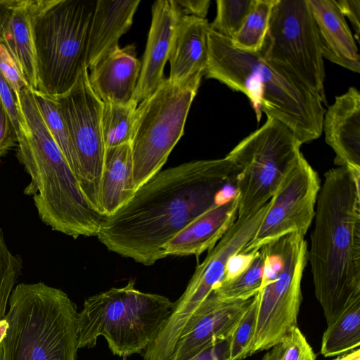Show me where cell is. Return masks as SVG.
Returning a JSON list of instances; mask_svg holds the SVG:
<instances>
[{
    "instance_id": "cell-42",
    "label": "cell",
    "mask_w": 360,
    "mask_h": 360,
    "mask_svg": "<svg viewBox=\"0 0 360 360\" xmlns=\"http://www.w3.org/2000/svg\"><path fill=\"white\" fill-rule=\"evenodd\" d=\"M2 3H3V0H0V10H1V7Z\"/></svg>"
},
{
    "instance_id": "cell-18",
    "label": "cell",
    "mask_w": 360,
    "mask_h": 360,
    "mask_svg": "<svg viewBox=\"0 0 360 360\" xmlns=\"http://www.w3.org/2000/svg\"><path fill=\"white\" fill-rule=\"evenodd\" d=\"M238 200L236 193L210 208L193 220L162 248L167 256L198 257L212 249L227 232L238 217Z\"/></svg>"
},
{
    "instance_id": "cell-2",
    "label": "cell",
    "mask_w": 360,
    "mask_h": 360,
    "mask_svg": "<svg viewBox=\"0 0 360 360\" xmlns=\"http://www.w3.org/2000/svg\"><path fill=\"white\" fill-rule=\"evenodd\" d=\"M307 249L316 297L327 326L360 301V174H324Z\"/></svg>"
},
{
    "instance_id": "cell-19",
    "label": "cell",
    "mask_w": 360,
    "mask_h": 360,
    "mask_svg": "<svg viewBox=\"0 0 360 360\" xmlns=\"http://www.w3.org/2000/svg\"><path fill=\"white\" fill-rule=\"evenodd\" d=\"M141 69L135 46H119L89 69V82L103 103L126 104L133 98Z\"/></svg>"
},
{
    "instance_id": "cell-3",
    "label": "cell",
    "mask_w": 360,
    "mask_h": 360,
    "mask_svg": "<svg viewBox=\"0 0 360 360\" xmlns=\"http://www.w3.org/2000/svg\"><path fill=\"white\" fill-rule=\"evenodd\" d=\"M208 59L204 75L243 93L257 120L267 118L285 124L303 144L322 134L326 109L320 96L259 52L234 47L231 40L210 29Z\"/></svg>"
},
{
    "instance_id": "cell-12",
    "label": "cell",
    "mask_w": 360,
    "mask_h": 360,
    "mask_svg": "<svg viewBox=\"0 0 360 360\" xmlns=\"http://www.w3.org/2000/svg\"><path fill=\"white\" fill-rule=\"evenodd\" d=\"M88 70L87 68L82 70L68 92L52 98L70 134L75 158L73 173L91 207L102 214L101 182L105 150L101 127L103 103L90 86Z\"/></svg>"
},
{
    "instance_id": "cell-34",
    "label": "cell",
    "mask_w": 360,
    "mask_h": 360,
    "mask_svg": "<svg viewBox=\"0 0 360 360\" xmlns=\"http://www.w3.org/2000/svg\"><path fill=\"white\" fill-rule=\"evenodd\" d=\"M0 72L13 91L17 100L22 88L30 87L19 66L8 49L0 43Z\"/></svg>"
},
{
    "instance_id": "cell-24",
    "label": "cell",
    "mask_w": 360,
    "mask_h": 360,
    "mask_svg": "<svg viewBox=\"0 0 360 360\" xmlns=\"http://www.w3.org/2000/svg\"><path fill=\"white\" fill-rule=\"evenodd\" d=\"M135 192L131 144L105 148L101 182L102 214H114Z\"/></svg>"
},
{
    "instance_id": "cell-17",
    "label": "cell",
    "mask_w": 360,
    "mask_h": 360,
    "mask_svg": "<svg viewBox=\"0 0 360 360\" xmlns=\"http://www.w3.org/2000/svg\"><path fill=\"white\" fill-rule=\"evenodd\" d=\"M335 152L334 163L360 174V94L354 86L326 110L322 131Z\"/></svg>"
},
{
    "instance_id": "cell-13",
    "label": "cell",
    "mask_w": 360,
    "mask_h": 360,
    "mask_svg": "<svg viewBox=\"0 0 360 360\" xmlns=\"http://www.w3.org/2000/svg\"><path fill=\"white\" fill-rule=\"evenodd\" d=\"M269 202L256 211L237 217L219 242L196 268L185 291L174 307L164 326V332L177 339L185 331L195 311L222 281L230 262L241 254L255 235L268 208Z\"/></svg>"
},
{
    "instance_id": "cell-30",
    "label": "cell",
    "mask_w": 360,
    "mask_h": 360,
    "mask_svg": "<svg viewBox=\"0 0 360 360\" xmlns=\"http://www.w3.org/2000/svg\"><path fill=\"white\" fill-rule=\"evenodd\" d=\"M22 269L21 257L12 253L0 228V349L7 328L6 314L8 300Z\"/></svg>"
},
{
    "instance_id": "cell-4",
    "label": "cell",
    "mask_w": 360,
    "mask_h": 360,
    "mask_svg": "<svg viewBox=\"0 0 360 360\" xmlns=\"http://www.w3.org/2000/svg\"><path fill=\"white\" fill-rule=\"evenodd\" d=\"M18 101L22 123L17 158L31 179L24 193L32 196L39 218L52 230L74 238L96 236L104 216L84 196L39 112L32 90L24 87Z\"/></svg>"
},
{
    "instance_id": "cell-8",
    "label": "cell",
    "mask_w": 360,
    "mask_h": 360,
    "mask_svg": "<svg viewBox=\"0 0 360 360\" xmlns=\"http://www.w3.org/2000/svg\"><path fill=\"white\" fill-rule=\"evenodd\" d=\"M266 252L261 288L255 296L257 314L248 356L282 342L297 326L301 281L307 262L304 236H283L263 246Z\"/></svg>"
},
{
    "instance_id": "cell-29",
    "label": "cell",
    "mask_w": 360,
    "mask_h": 360,
    "mask_svg": "<svg viewBox=\"0 0 360 360\" xmlns=\"http://www.w3.org/2000/svg\"><path fill=\"white\" fill-rule=\"evenodd\" d=\"M32 92L37 108L50 134L73 172V148L66 124L56 102L53 98L37 90H32Z\"/></svg>"
},
{
    "instance_id": "cell-6",
    "label": "cell",
    "mask_w": 360,
    "mask_h": 360,
    "mask_svg": "<svg viewBox=\"0 0 360 360\" xmlns=\"http://www.w3.org/2000/svg\"><path fill=\"white\" fill-rule=\"evenodd\" d=\"M96 4V0H31L37 91L51 97L63 95L87 68Z\"/></svg>"
},
{
    "instance_id": "cell-35",
    "label": "cell",
    "mask_w": 360,
    "mask_h": 360,
    "mask_svg": "<svg viewBox=\"0 0 360 360\" xmlns=\"http://www.w3.org/2000/svg\"><path fill=\"white\" fill-rule=\"evenodd\" d=\"M0 101L6 109L16 131L17 136L20 134L21 115L17 98L0 72Z\"/></svg>"
},
{
    "instance_id": "cell-26",
    "label": "cell",
    "mask_w": 360,
    "mask_h": 360,
    "mask_svg": "<svg viewBox=\"0 0 360 360\" xmlns=\"http://www.w3.org/2000/svg\"><path fill=\"white\" fill-rule=\"evenodd\" d=\"M360 345V301L349 307L324 331L321 353L325 357L341 356Z\"/></svg>"
},
{
    "instance_id": "cell-31",
    "label": "cell",
    "mask_w": 360,
    "mask_h": 360,
    "mask_svg": "<svg viewBox=\"0 0 360 360\" xmlns=\"http://www.w3.org/2000/svg\"><path fill=\"white\" fill-rule=\"evenodd\" d=\"M254 0H217V15L210 29L231 39L241 27Z\"/></svg>"
},
{
    "instance_id": "cell-28",
    "label": "cell",
    "mask_w": 360,
    "mask_h": 360,
    "mask_svg": "<svg viewBox=\"0 0 360 360\" xmlns=\"http://www.w3.org/2000/svg\"><path fill=\"white\" fill-rule=\"evenodd\" d=\"M138 103H103L101 127L105 148L130 143Z\"/></svg>"
},
{
    "instance_id": "cell-5",
    "label": "cell",
    "mask_w": 360,
    "mask_h": 360,
    "mask_svg": "<svg viewBox=\"0 0 360 360\" xmlns=\"http://www.w3.org/2000/svg\"><path fill=\"white\" fill-rule=\"evenodd\" d=\"M8 305L0 360H76L78 312L65 292L19 283Z\"/></svg>"
},
{
    "instance_id": "cell-41",
    "label": "cell",
    "mask_w": 360,
    "mask_h": 360,
    "mask_svg": "<svg viewBox=\"0 0 360 360\" xmlns=\"http://www.w3.org/2000/svg\"><path fill=\"white\" fill-rule=\"evenodd\" d=\"M334 360H360V349L359 347L356 348L352 352L340 356Z\"/></svg>"
},
{
    "instance_id": "cell-27",
    "label": "cell",
    "mask_w": 360,
    "mask_h": 360,
    "mask_svg": "<svg viewBox=\"0 0 360 360\" xmlns=\"http://www.w3.org/2000/svg\"><path fill=\"white\" fill-rule=\"evenodd\" d=\"M277 0H254L241 27L230 39L240 50L259 52L266 37L271 11Z\"/></svg>"
},
{
    "instance_id": "cell-21",
    "label": "cell",
    "mask_w": 360,
    "mask_h": 360,
    "mask_svg": "<svg viewBox=\"0 0 360 360\" xmlns=\"http://www.w3.org/2000/svg\"><path fill=\"white\" fill-rule=\"evenodd\" d=\"M210 23L206 18L182 14L171 48L169 77L173 83H182L203 74L208 59Z\"/></svg>"
},
{
    "instance_id": "cell-36",
    "label": "cell",
    "mask_w": 360,
    "mask_h": 360,
    "mask_svg": "<svg viewBox=\"0 0 360 360\" xmlns=\"http://www.w3.org/2000/svg\"><path fill=\"white\" fill-rule=\"evenodd\" d=\"M18 142L15 128L0 101V162L11 149L17 147Z\"/></svg>"
},
{
    "instance_id": "cell-9",
    "label": "cell",
    "mask_w": 360,
    "mask_h": 360,
    "mask_svg": "<svg viewBox=\"0 0 360 360\" xmlns=\"http://www.w3.org/2000/svg\"><path fill=\"white\" fill-rule=\"evenodd\" d=\"M203 74L182 83L165 79L136 110L130 142L135 190L158 174L184 134Z\"/></svg>"
},
{
    "instance_id": "cell-25",
    "label": "cell",
    "mask_w": 360,
    "mask_h": 360,
    "mask_svg": "<svg viewBox=\"0 0 360 360\" xmlns=\"http://www.w3.org/2000/svg\"><path fill=\"white\" fill-rule=\"evenodd\" d=\"M265 259L264 247L248 254L242 266L225 276L213 292L226 301L247 300L253 297L262 285Z\"/></svg>"
},
{
    "instance_id": "cell-7",
    "label": "cell",
    "mask_w": 360,
    "mask_h": 360,
    "mask_svg": "<svg viewBox=\"0 0 360 360\" xmlns=\"http://www.w3.org/2000/svg\"><path fill=\"white\" fill-rule=\"evenodd\" d=\"M173 307L165 296L137 290L134 280L89 297L77 314V348L94 347L103 336L114 355L143 354Z\"/></svg>"
},
{
    "instance_id": "cell-11",
    "label": "cell",
    "mask_w": 360,
    "mask_h": 360,
    "mask_svg": "<svg viewBox=\"0 0 360 360\" xmlns=\"http://www.w3.org/2000/svg\"><path fill=\"white\" fill-rule=\"evenodd\" d=\"M320 96L327 104L325 68L315 21L307 0H277L259 52Z\"/></svg>"
},
{
    "instance_id": "cell-22",
    "label": "cell",
    "mask_w": 360,
    "mask_h": 360,
    "mask_svg": "<svg viewBox=\"0 0 360 360\" xmlns=\"http://www.w3.org/2000/svg\"><path fill=\"white\" fill-rule=\"evenodd\" d=\"M140 2V0H96L89 37L88 70L119 47V39L132 25Z\"/></svg>"
},
{
    "instance_id": "cell-38",
    "label": "cell",
    "mask_w": 360,
    "mask_h": 360,
    "mask_svg": "<svg viewBox=\"0 0 360 360\" xmlns=\"http://www.w3.org/2000/svg\"><path fill=\"white\" fill-rule=\"evenodd\" d=\"M175 1L184 15L200 18H206L210 4V0H175Z\"/></svg>"
},
{
    "instance_id": "cell-1",
    "label": "cell",
    "mask_w": 360,
    "mask_h": 360,
    "mask_svg": "<svg viewBox=\"0 0 360 360\" xmlns=\"http://www.w3.org/2000/svg\"><path fill=\"white\" fill-rule=\"evenodd\" d=\"M236 174L227 156L160 171L127 203L104 217L96 237L110 251L151 266L163 258L169 240L217 203Z\"/></svg>"
},
{
    "instance_id": "cell-32",
    "label": "cell",
    "mask_w": 360,
    "mask_h": 360,
    "mask_svg": "<svg viewBox=\"0 0 360 360\" xmlns=\"http://www.w3.org/2000/svg\"><path fill=\"white\" fill-rule=\"evenodd\" d=\"M257 303L255 296L231 335L226 340V360H243L248 357V349L255 330Z\"/></svg>"
},
{
    "instance_id": "cell-33",
    "label": "cell",
    "mask_w": 360,
    "mask_h": 360,
    "mask_svg": "<svg viewBox=\"0 0 360 360\" xmlns=\"http://www.w3.org/2000/svg\"><path fill=\"white\" fill-rule=\"evenodd\" d=\"M284 353L282 360H316V355L297 326L293 328L282 342Z\"/></svg>"
},
{
    "instance_id": "cell-39",
    "label": "cell",
    "mask_w": 360,
    "mask_h": 360,
    "mask_svg": "<svg viewBox=\"0 0 360 360\" xmlns=\"http://www.w3.org/2000/svg\"><path fill=\"white\" fill-rule=\"evenodd\" d=\"M226 341L214 344L188 360H226Z\"/></svg>"
},
{
    "instance_id": "cell-40",
    "label": "cell",
    "mask_w": 360,
    "mask_h": 360,
    "mask_svg": "<svg viewBox=\"0 0 360 360\" xmlns=\"http://www.w3.org/2000/svg\"><path fill=\"white\" fill-rule=\"evenodd\" d=\"M284 350V345L281 342L269 349L260 360H282Z\"/></svg>"
},
{
    "instance_id": "cell-16",
    "label": "cell",
    "mask_w": 360,
    "mask_h": 360,
    "mask_svg": "<svg viewBox=\"0 0 360 360\" xmlns=\"http://www.w3.org/2000/svg\"><path fill=\"white\" fill-rule=\"evenodd\" d=\"M182 13L175 0H158L152 6V20L141 69L133 100L138 104L162 84L176 30Z\"/></svg>"
},
{
    "instance_id": "cell-20",
    "label": "cell",
    "mask_w": 360,
    "mask_h": 360,
    "mask_svg": "<svg viewBox=\"0 0 360 360\" xmlns=\"http://www.w3.org/2000/svg\"><path fill=\"white\" fill-rule=\"evenodd\" d=\"M317 29L323 58L360 72V56L345 17L335 0H307Z\"/></svg>"
},
{
    "instance_id": "cell-23",
    "label": "cell",
    "mask_w": 360,
    "mask_h": 360,
    "mask_svg": "<svg viewBox=\"0 0 360 360\" xmlns=\"http://www.w3.org/2000/svg\"><path fill=\"white\" fill-rule=\"evenodd\" d=\"M31 0H3L0 43L11 54L30 88L37 90L35 53L30 25Z\"/></svg>"
},
{
    "instance_id": "cell-15",
    "label": "cell",
    "mask_w": 360,
    "mask_h": 360,
    "mask_svg": "<svg viewBox=\"0 0 360 360\" xmlns=\"http://www.w3.org/2000/svg\"><path fill=\"white\" fill-rule=\"evenodd\" d=\"M252 298L226 301L212 292L195 311L168 360H188L207 347L227 340Z\"/></svg>"
},
{
    "instance_id": "cell-37",
    "label": "cell",
    "mask_w": 360,
    "mask_h": 360,
    "mask_svg": "<svg viewBox=\"0 0 360 360\" xmlns=\"http://www.w3.org/2000/svg\"><path fill=\"white\" fill-rule=\"evenodd\" d=\"M340 11L347 17L354 30V37L359 41L360 34V0H335Z\"/></svg>"
},
{
    "instance_id": "cell-14",
    "label": "cell",
    "mask_w": 360,
    "mask_h": 360,
    "mask_svg": "<svg viewBox=\"0 0 360 360\" xmlns=\"http://www.w3.org/2000/svg\"><path fill=\"white\" fill-rule=\"evenodd\" d=\"M320 188L317 172L301 153L269 201L255 235L240 255L255 252L290 233L304 236L314 218Z\"/></svg>"
},
{
    "instance_id": "cell-10",
    "label": "cell",
    "mask_w": 360,
    "mask_h": 360,
    "mask_svg": "<svg viewBox=\"0 0 360 360\" xmlns=\"http://www.w3.org/2000/svg\"><path fill=\"white\" fill-rule=\"evenodd\" d=\"M302 145L285 124L267 118L227 154L236 169L237 217L256 211L270 200L300 155Z\"/></svg>"
}]
</instances>
